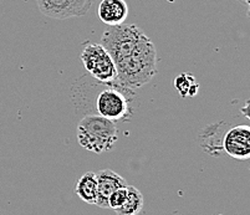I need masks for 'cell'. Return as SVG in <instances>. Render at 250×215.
Here are the masks:
<instances>
[{
	"label": "cell",
	"mask_w": 250,
	"mask_h": 215,
	"mask_svg": "<svg viewBox=\"0 0 250 215\" xmlns=\"http://www.w3.org/2000/svg\"><path fill=\"white\" fill-rule=\"evenodd\" d=\"M100 44L107 50L116 66L115 85L137 90L157 74V50L145 31L135 24L110 26Z\"/></svg>",
	"instance_id": "cell-1"
},
{
	"label": "cell",
	"mask_w": 250,
	"mask_h": 215,
	"mask_svg": "<svg viewBox=\"0 0 250 215\" xmlns=\"http://www.w3.org/2000/svg\"><path fill=\"white\" fill-rule=\"evenodd\" d=\"M77 142L83 149L97 155L112 151L118 141L115 122L99 115H87L77 124Z\"/></svg>",
	"instance_id": "cell-2"
},
{
	"label": "cell",
	"mask_w": 250,
	"mask_h": 215,
	"mask_svg": "<svg viewBox=\"0 0 250 215\" xmlns=\"http://www.w3.org/2000/svg\"><path fill=\"white\" fill-rule=\"evenodd\" d=\"M104 86L106 87L99 92L95 99L96 115L115 123L118 121H128L133 116V108L131 106L133 99H131V96L135 95L132 90L120 87L115 83Z\"/></svg>",
	"instance_id": "cell-3"
},
{
	"label": "cell",
	"mask_w": 250,
	"mask_h": 215,
	"mask_svg": "<svg viewBox=\"0 0 250 215\" xmlns=\"http://www.w3.org/2000/svg\"><path fill=\"white\" fill-rule=\"evenodd\" d=\"M80 60L91 78L104 85L116 80V66L108 51L99 42L86 41L80 54Z\"/></svg>",
	"instance_id": "cell-4"
},
{
	"label": "cell",
	"mask_w": 250,
	"mask_h": 215,
	"mask_svg": "<svg viewBox=\"0 0 250 215\" xmlns=\"http://www.w3.org/2000/svg\"><path fill=\"white\" fill-rule=\"evenodd\" d=\"M94 4L95 0H36L42 14L58 20L83 17Z\"/></svg>",
	"instance_id": "cell-5"
},
{
	"label": "cell",
	"mask_w": 250,
	"mask_h": 215,
	"mask_svg": "<svg viewBox=\"0 0 250 215\" xmlns=\"http://www.w3.org/2000/svg\"><path fill=\"white\" fill-rule=\"evenodd\" d=\"M223 149L229 157L247 160L250 157V127L239 124L231 127L223 138Z\"/></svg>",
	"instance_id": "cell-6"
},
{
	"label": "cell",
	"mask_w": 250,
	"mask_h": 215,
	"mask_svg": "<svg viewBox=\"0 0 250 215\" xmlns=\"http://www.w3.org/2000/svg\"><path fill=\"white\" fill-rule=\"evenodd\" d=\"M97 179V199L96 204L100 208H107L108 196L120 188L126 187L127 183L124 176L112 169H102L96 173Z\"/></svg>",
	"instance_id": "cell-7"
},
{
	"label": "cell",
	"mask_w": 250,
	"mask_h": 215,
	"mask_svg": "<svg viewBox=\"0 0 250 215\" xmlns=\"http://www.w3.org/2000/svg\"><path fill=\"white\" fill-rule=\"evenodd\" d=\"M128 14L129 9L126 0H101L97 9L99 19L108 26L125 24Z\"/></svg>",
	"instance_id": "cell-8"
},
{
	"label": "cell",
	"mask_w": 250,
	"mask_h": 215,
	"mask_svg": "<svg viewBox=\"0 0 250 215\" xmlns=\"http://www.w3.org/2000/svg\"><path fill=\"white\" fill-rule=\"evenodd\" d=\"M77 196L87 204H96L97 199V179L96 173L94 172H86L83 176L77 180L75 188Z\"/></svg>",
	"instance_id": "cell-9"
},
{
	"label": "cell",
	"mask_w": 250,
	"mask_h": 215,
	"mask_svg": "<svg viewBox=\"0 0 250 215\" xmlns=\"http://www.w3.org/2000/svg\"><path fill=\"white\" fill-rule=\"evenodd\" d=\"M126 189V200L116 213L118 215H138L143 209V194L133 185H127Z\"/></svg>",
	"instance_id": "cell-10"
},
{
	"label": "cell",
	"mask_w": 250,
	"mask_h": 215,
	"mask_svg": "<svg viewBox=\"0 0 250 215\" xmlns=\"http://www.w3.org/2000/svg\"><path fill=\"white\" fill-rule=\"evenodd\" d=\"M174 87L178 91L179 96L186 98V97H194L199 92V85L195 81L193 75L188 72H182L174 80Z\"/></svg>",
	"instance_id": "cell-11"
},
{
	"label": "cell",
	"mask_w": 250,
	"mask_h": 215,
	"mask_svg": "<svg viewBox=\"0 0 250 215\" xmlns=\"http://www.w3.org/2000/svg\"><path fill=\"white\" fill-rule=\"evenodd\" d=\"M127 187V185H126ZM126 187L124 188H120L117 191L113 192L110 196H108V200H107V208L112 210H117L124 205L125 200H126V195H127V189Z\"/></svg>",
	"instance_id": "cell-12"
}]
</instances>
